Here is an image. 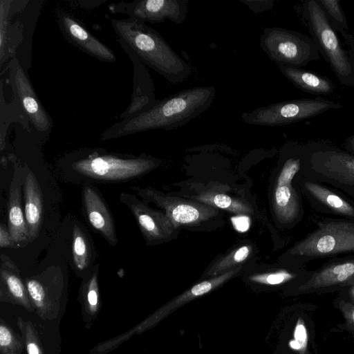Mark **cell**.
I'll list each match as a JSON object with an SVG mask.
<instances>
[{
  "mask_svg": "<svg viewBox=\"0 0 354 354\" xmlns=\"http://www.w3.org/2000/svg\"><path fill=\"white\" fill-rule=\"evenodd\" d=\"M189 0H135L112 4V11L127 15L143 22L162 23L166 19L176 24L185 20Z\"/></svg>",
  "mask_w": 354,
  "mask_h": 354,
  "instance_id": "obj_13",
  "label": "cell"
},
{
  "mask_svg": "<svg viewBox=\"0 0 354 354\" xmlns=\"http://www.w3.org/2000/svg\"><path fill=\"white\" fill-rule=\"evenodd\" d=\"M72 254L75 267L85 269L90 263L91 251L89 242L82 229L75 225L73 229Z\"/></svg>",
  "mask_w": 354,
  "mask_h": 354,
  "instance_id": "obj_24",
  "label": "cell"
},
{
  "mask_svg": "<svg viewBox=\"0 0 354 354\" xmlns=\"http://www.w3.org/2000/svg\"><path fill=\"white\" fill-rule=\"evenodd\" d=\"M340 292L354 301V284Z\"/></svg>",
  "mask_w": 354,
  "mask_h": 354,
  "instance_id": "obj_36",
  "label": "cell"
},
{
  "mask_svg": "<svg viewBox=\"0 0 354 354\" xmlns=\"http://www.w3.org/2000/svg\"><path fill=\"white\" fill-rule=\"evenodd\" d=\"M345 41L350 46L349 52L354 58V37L349 32L343 36Z\"/></svg>",
  "mask_w": 354,
  "mask_h": 354,
  "instance_id": "obj_35",
  "label": "cell"
},
{
  "mask_svg": "<svg viewBox=\"0 0 354 354\" xmlns=\"http://www.w3.org/2000/svg\"><path fill=\"white\" fill-rule=\"evenodd\" d=\"M27 351L28 354H39L38 346L35 343H29L27 345Z\"/></svg>",
  "mask_w": 354,
  "mask_h": 354,
  "instance_id": "obj_37",
  "label": "cell"
},
{
  "mask_svg": "<svg viewBox=\"0 0 354 354\" xmlns=\"http://www.w3.org/2000/svg\"><path fill=\"white\" fill-rule=\"evenodd\" d=\"M24 214L30 241L38 236L43 219V196L39 184L32 171H28L24 178Z\"/></svg>",
  "mask_w": 354,
  "mask_h": 354,
  "instance_id": "obj_19",
  "label": "cell"
},
{
  "mask_svg": "<svg viewBox=\"0 0 354 354\" xmlns=\"http://www.w3.org/2000/svg\"><path fill=\"white\" fill-rule=\"evenodd\" d=\"M354 284V254L330 258L308 278L293 287L297 295L340 292Z\"/></svg>",
  "mask_w": 354,
  "mask_h": 354,
  "instance_id": "obj_10",
  "label": "cell"
},
{
  "mask_svg": "<svg viewBox=\"0 0 354 354\" xmlns=\"http://www.w3.org/2000/svg\"><path fill=\"white\" fill-rule=\"evenodd\" d=\"M333 305L342 313L344 319L343 328L354 335V301L339 292L333 301Z\"/></svg>",
  "mask_w": 354,
  "mask_h": 354,
  "instance_id": "obj_27",
  "label": "cell"
},
{
  "mask_svg": "<svg viewBox=\"0 0 354 354\" xmlns=\"http://www.w3.org/2000/svg\"><path fill=\"white\" fill-rule=\"evenodd\" d=\"M299 174L305 178L328 185L354 200V154L325 141L304 145Z\"/></svg>",
  "mask_w": 354,
  "mask_h": 354,
  "instance_id": "obj_4",
  "label": "cell"
},
{
  "mask_svg": "<svg viewBox=\"0 0 354 354\" xmlns=\"http://www.w3.org/2000/svg\"><path fill=\"white\" fill-rule=\"evenodd\" d=\"M252 251L250 245L239 247L216 261L207 272L208 275L221 274L233 268L235 266L244 262Z\"/></svg>",
  "mask_w": 354,
  "mask_h": 354,
  "instance_id": "obj_25",
  "label": "cell"
},
{
  "mask_svg": "<svg viewBox=\"0 0 354 354\" xmlns=\"http://www.w3.org/2000/svg\"><path fill=\"white\" fill-rule=\"evenodd\" d=\"M12 342L10 330L5 326H0V345L1 347L8 346Z\"/></svg>",
  "mask_w": 354,
  "mask_h": 354,
  "instance_id": "obj_33",
  "label": "cell"
},
{
  "mask_svg": "<svg viewBox=\"0 0 354 354\" xmlns=\"http://www.w3.org/2000/svg\"><path fill=\"white\" fill-rule=\"evenodd\" d=\"M18 174L15 173L10 187L8 203V229L15 247L24 246L30 242L25 214L21 205V185Z\"/></svg>",
  "mask_w": 354,
  "mask_h": 354,
  "instance_id": "obj_20",
  "label": "cell"
},
{
  "mask_svg": "<svg viewBox=\"0 0 354 354\" xmlns=\"http://www.w3.org/2000/svg\"><path fill=\"white\" fill-rule=\"evenodd\" d=\"M110 21L123 50L133 54L171 84H180L191 75L189 64L145 22L131 18L111 19Z\"/></svg>",
  "mask_w": 354,
  "mask_h": 354,
  "instance_id": "obj_2",
  "label": "cell"
},
{
  "mask_svg": "<svg viewBox=\"0 0 354 354\" xmlns=\"http://www.w3.org/2000/svg\"><path fill=\"white\" fill-rule=\"evenodd\" d=\"M27 288L32 299L40 305L46 296L45 290L41 283L37 279H30L27 281Z\"/></svg>",
  "mask_w": 354,
  "mask_h": 354,
  "instance_id": "obj_28",
  "label": "cell"
},
{
  "mask_svg": "<svg viewBox=\"0 0 354 354\" xmlns=\"http://www.w3.org/2000/svg\"><path fill=\"white\" fill-rule=\"evenodd\" d=\"M158 165L157 160L148 156L129 157L101 151H91L74 160L72 168L91 178L118 181L139 176Z\"/></svg>",
  "mask_w": 354,
  "mask_h": 354,
  "instance_id": "obj_7",
  "label": "cell"
},
{
  "mask_svg": "<svg viewBox=\"0 0 354 354\" xmlns=\"http://www.w3.org/2000/svg\"><path fill=\"white\" fill-rule=\"evenodd\" d=\"M214 86H195L158 102L151 108L122 119L106 129L102 140L118 138L152 129L180 127L207 110L215 97Z\"/></svg>",
  "mask_w": 354,
  "mask_h": 354,
  "instance_id": "obj_1",
  "label": "cell"
},
{
  "mask_svg": "<svg viewBox=\"0 0 354 354\" xmlns=\"http://www.w3.org/2000/svg\"><path fill=\"white\" fill-rule=\"evenodd\" d=\"M56 15L60 30L71 44L97 59L115 62L113 51L87 30L72 15L63 10L57 11Z\"/></svg>",
  "mask_w": 354,
  "mask_h": 354,
  "instance_id": "obj_16",
  "label": "cell"
},
{
  "mask_svg": "<svg viewBox=\"0 0 354 354\" xmlns=\"http://www.w3.org/2000/svg\"><path fill=\"white\" fill-rule=\"evenodd\" d=\"M131 189L145 200L153 202L163 208L165 210V214L175 228L180 225L199 223L212 218L218 213L217 209L210 205L165 196L150 187L142 189L133 187Z\"/></svg>",
  "mask_w": 354,
  "mask_h": 354,
  "instance_id": "obj_12",
  "label": "cell"
},
{
  "mask_svg": "<svg viewBox=\"0 0 354 354\" xmlns=\"http://www.w3.org/2000/svg\"><path fill=\"white\" fill-rule=\"evenodd\" d=\"M126 53L133 65V88L131 102L121 114L122 119L148 110L158 102L155 97L153 81L145 64L131 53Z\"/></svg>",
  "mask_w": 354,
  "mask_h": 354,
  "instance_id": "obj_18",
  "label": "cell"
},
{
  "mask_svg": "<svg viewBox=\"0 0 354 354\" xmlns=\"http://www.w3.org/2000/svg\"><path fill=\"white\" fill-rule=\"evenodd\" d=\"M83 202L87 218L91 226L98 231L110 245H115L118 239L111 213L98 192L91 185L84 187Z\"/></svg>",
  "mask_w": 354,
  "mask_h": 354,
  "instance_id": "obj_17",
  "label": "cell"
},
{
  "mask_svg": "<svg viewBox=\"0 0 354 354\" xmlns=\"http://www.w3.org/2000/svg\"><path fill=\"white\" fill-rule=\"evenodd\" d=\"M295 181L313 212L354 221V202L341 192L299 173Z\"/></svg>",
  "mask_w": 354,
  "mask_h": 354,
  "instance_id": "obj_11",
  "label": "cell"
},
{
  "mask_svg": "<svg viewBox=\"0 0 354 354\" xmlns=\"http://www.w3.org/2000/svg\"><path fill=\"white\" fill-rule=\"evenodd\" d=\"M247 4L254 12H263L272 8L274 1H241Z\"/></svg>",
  "mask_w": 354,
  "mask_h": 354,
  "instance_id": "obj_30",
  "label": "cell"
},
{
  "mask_svg": "<svg viewBox=\"0 0 354 354\" xmlns=\"http://www.w3.org/2000/svg\"><path fill=\"white\" fill-rule=\"evenodd\" d=\"M344 149L354 154V134L345 139L344 142Z\"/></svg>",
  "mask_w": 354,
  "mask_h": 354,
  "instance_id": "obj_34",
  "label": "cell"
},
{
  "mask_svg": "<svg viewBox=\"0 0 354 354\" xmlns=\"http://www.w3.org/2000/svg\"><path fill=\"white\" fill-rule=\"evenodd\" d=\"M234 227L239 232L247 231L250 225V218L246 215H239L232 218Z\"/></svg>",
  "mask_w": 354,
  "mask_h": 354,
  "instance_id": "obj_31",
  "label": "cell"
},
{
  "mask_svg": "<svg viewBox=\"0 0 354 354\" xmlns=\"http://www.w3.org/2000/svg\"><path fill=\"white\" fill-rule=\"evenodd\" d=\"M304 155V145L290 142L284 147L273 192L272 207L278 223L285 227L299 224L304 215L303 196L295 181L302 167Z\"/></svg>",
  "mask_w": 354,
  "mask_h": 354,
  "instance_id": "obj_5",
  "label": "cell"
},
{
  "mask_svg": "<svg viewBox=\"0 0 354 354\" xmlns=\"http://www.w3.org/2000/svg\"><path fill=\"white\" fill-rule=\"evenodd\" d=\"M196 198L202 203L232 213L245 215L253 212L252 208L248 203L224 194L206 192L196 196Z\"/></svg>",
  "mask_w": 354,
  "mask_h": 354,
  "instance_id": "obj_22",
  "label": "cell"
},
{
  "mask_svg": "<svg viewBox=\"0 0 354 354\" xmlns=\"http://www.w3.org/2000/svg\"><path fill=\"white\" fill-rule=\"evenodd\" d=\"M328 19L342 36L348 33L346 15L338 0H317Z\"/></svg>",
  "mask_w": 354,
  "mask_h": 354,
  "instance_id": "obj_26",
  "label": "cell"
},
{
  "mask_svg": "<svg viewBox=\"0 0 354 354\" xmlns=\"http://www.w3.org/2000/svg\"><path fill=\"white\" fill-rule=\"evenodd\" d=\"M10 82L15 97L28 120L39 132L50 130L52 127V120L15 57L10 62Z\"/></svg>",
  "mask_w": 354,
  "mask_h": 354,
  "instance_id": "obj_14",
  "label": "cell"
},
{
  "mask_svg": "<svg viewBox=\"0 0 354 354\" xmlns=\"http://www.w3.org/2000/svg\"><path fill=\"white\" fill-rule=\"evenodd\" d=\"M303 15L319 53L330 64L339 82L354 87V58L342 46L335 28L317 0L304 2Z\"/></svg>",
  "mask_w": 354,
  "mask_h": 354,
  "instance_id": "obj_6",
  "label": "cell"
},
{
  "mask_svg": "<svg viewBox=\"0 0 354 354\" xmlns=\"http://www.w3.org/2000/svg\"><path fill=\"white\" fill-rule=\"evenodd\" d=\"M310 219L316 228L286 252L291 266L304 268L314 260L354 252V221L325 217L314 212Z\"/></svg>",
  "mask_w": 354,
  "mask_h": 354,
  "instance_id": "obj_3",
  "label": "cell"
},
{
  "mask_svg": "<svg viewBox=\"0 0 354 354\" xmlns=\"http://www.w3.org/2000/svg\"><path fill=\"white\" fill-rule=\"evenodd\" d=\"M260 46L271 60L284 66L301 68L320 57L311 37L281 27L264 28Z\"/></svg>",
  "mask_w": 354,
  "mask_h": 354,
  "instance_id": "obj_8",
  "label": "cell"
},
{
  "mask_svg": "<svg viewBox=\"0 0 354 354\" xmlns=\"http://www.w3.org/2000/svg\"><path fill=\"white\" fill-rule=\"evenodd\" d=\"M342 106L339 102L323 97L296 99L270 104L245 112L241 115V120L248 124L283 126Z\"/></svg>",
  "mask_w": 354,
  "mask_h": 354,
  "instance_id": "obj_9",
  "label": "cell"
},
{
  "mask_svg": "<svg viewBox=\"0 0 354 354\" xmlns=\"http://www.w3.org/2000/svg\"><path fill=\"white\" fill-rule=\"evenodd\" d=\"M120 199L132 212L148 243L167 240L172 235L175 227L165 214L150 208L129 193H121Z\"/></svg>",
  "mask_w": 354,
  "mask_h": 354,
  "instance_id": "obj_15",
  "label": "cell"
},
{
  "mask_svg": "<svg viewBox=\"0 0 354 354\" xmlns=\"http://www.w3.org/2000/svg\"><path fill=\"white\" fill-rule=\"evenodd\" d=\"M281 73L296 87L313 94L330 95L335 86L328 78L299 67L277 64Z\"/></svg>",
  "mask_w": 354,
  "mask_h": 354,
  "instance_id": "obj_21",
  "label": "cell"
},
{
  "mask_svg": "<svg viewBox=\"0 0 354 354\" xmlns=\"http://www.w3.org/2000/svg\"><path fill=\"white\" fill-rule=\"evenodd\" d=\"M230 276L228 273L225 272L214 277L210 279L200 282L192 288L182 294L169 304L165 308V310H173L174 308L182 305L183 303L187 302L192 299L198 296L203 295L212 290L221 286L225 281L230 279Z\"/></svg>",
  "mask_w": 354,
  "mask_h": 354,
  "instance_id": "obj_23",
  "label": "cell"
},
{
  "mask_svg": "<svg viewBox=\"0 0 354 354\" xmlns=\"http://www.w3.org/2000/svg\"><path fill=\"white\" fill-rule=\"evenodd\" d=\"M0 246L1 248L15 246L8 229H6L3 225L0 226Z\"/></svg>",
  "mask_w": 354,
  "mask_h": 354,
  "instance_id": "obj_32",
  "label": "cell"
},
{
  "mask_svg": "<svg viewBox=\"0 0 354 354\" xmlns=\"http://www.w3.org/2000/svg\"><path fill=\"white\" fill-rule=\"evenodd\" d=\"M306 328L302 323L298 322L295 330V340L291 341L290 345L294 349L299 350L306 346Z\"/></svg>",
  "mask_w": 354,
  "mask_h": 354,
  "instance_id": "obj_29",
  "label": "cell"
}]
</instances>
